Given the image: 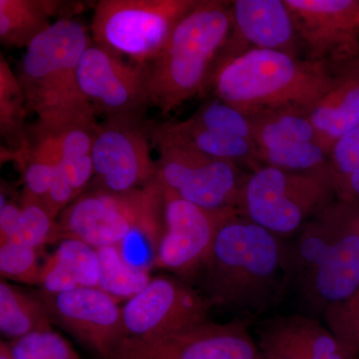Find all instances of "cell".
I'll use <instances>...</instances> for the list:
<instances>
[{"mask_svg": "<svg viewBox=\"0 0 359 359\" xmlns=\"http://www.w3.org/2000/svg\"><path fill=\"white\" fill-rule=\"evenodd\" d=\"M193 278L212 306L252 321L287 295L285 240L238 215L222 226Z\"/></svg>", "mask_w": 359, "mask_h": 359, "instance_id": "obj_1", "label": "cell"}, {"mask_svg": "<svg viewBox=\"0 0 359 359\" xmlns=\"http://www.w3.org/2000/svg\"><path fill=\"white\" fill-rule=\"evenodd\" d=\"M287 294L320 318L359 285V205L334 201L285 240Z\"/></svg>", "mask_w": 359, "mask_h": 359, "instance_id": "obj_2", "label": "cell"}, {"mask_svg": "<svg viewBox=\"0 0 359 359\" xmlns=\"http://www.w3.org/2000/svg\"><path fill=\"white\" fill-rule=\"evenodd\" d=\"M330 65L276 50H250L212 71L208 93L245 115L311 113L334 82Z\"/></svg>", "mask_w": 359, "mask_h": 359, "instance_id": "obj_3", "label": "cell"}, {"mask_svg": "<svg viewBox=\"0 0 359 359\" xmlns=\"http://www.w3.org/2000/svg\"><path fill=\"white\" fill-rule=\"evenodd\" d=\"M90 43L86 27L65 18L25 47L18 77L27 109L36 113L40 126L59 129L96 123V111L77 80L78 66Z\"/></svg>", "mask_w": 359, "mask_h": 359, "instance_id": "obj_4", "label": "cell"}, {"mask_svg": "<svg viewBox=\"0 0 359 359\" xmlns=\"http://www.w3.org/2000/svg\"><path fill=\"white\" fill-rule=\"evenodd\" d=\"M231 25V1H198L160 53L142 65L151 107L165 115L193 97L208 93L212 68Z\"/></svg>", "mask_w": 359, "mask_h": 359, "instance_id": "obj_5", "label": "cell"}, {"mask_svg": "<svg viewBox=\"0 0 359 359\" xmlns=\"http://www.w3.org/2000/svg\"><path fill=\"white\" fill-rule=\"evenodd\" d=\"M166 191L156 177L128 192L92 188L59 216L65 238H76L94 249L125 245L134 256L150 259L159 250L165 231Z\"/></svg>", "mask_w": 359, "mask_h": 359, "instance_id": "obj_6", "label": "cell"}, {"mask_svg": "<svg viewBox=\"0 0 359 359\" xmlns=\"http://www.w3.org/2000/svg\"><path fill=\"white\" fill-rule=\"evenodd\" d=\"M334 201L330 170L292 172L262 166L245 175L237 209L241 216L285 240Z\"/></svg>", "mask_w": 359, "mask_h": 359, "instance_id": "obj_7", "label": "cell"}, {"mask_svg": "<svg viewBox=\"0 0 359 359\" xmlns=\"http://www.w3.org/2000/svg\"><path fill=\"white\" fill-rule=\"evenodd\" d=\"M199 0H101L92 16V41L137 65L164 48Z\"/></svg>", "mask_w": 359, "mask_h": 359, "instance_id": "obj_8", "label": "cell"}, {"mask_svg": "<svg viewBox=\"0 0 359 359\" xmlns=\"http://www.w3.org/2000/svg\"><path fill=\"white\" fill-rule=\"evenodd\" d=\"M157 149V178L182 199L205 209L237 208L245 175L228 161L215 159L159 133L151 123Z\"/></svg>", "mask_w": 359, "mask_h": 359, "instance_id": "obj_9", "label": "cell"}, {"mask_svg": "<svg viewBox=\"0 0 359 359\" xmlns=\"http://www.w3.org/2000/svg\"><path fill=\"white\" fill-rule=\"evenodd\" d=\"M151 122L144 115L110 116L99 125L92 148L93 188L128 192L157 177Z\"/></svg>", "mask_w": 359, "mask_h": 359, "instance_id": "obj_10", "label": "cell"}, {"mask_svg": "<svg viewBox=\"0 0 359 359\" xmlns=\"http://www.w3.org/2000/svg\"><path fill=\"white\" fill-rule=\"evenodd\" d=\"M250 325L207 320L171 334L126 337L112 359H262Z\"/></svg>", "mask_w": 359, "mask_h": 359, "instance_id": "obj_11", "label": "cell"}, {"mask_svg": "<svg viewBox=\"0 0 359 359\" xmlns=\"http://www.w3.org/2000/svg\"><path fill=\"white\" fill-rule=\"evenodd\" d=\"M165 191V231L155 268L193 278L209 257L222 226L240 212L237 208L205 209Z\"/></svg>", "mask_w": 359, "mask_h": 359, "instance_id": "obj_12", "label": "cell"}, {"mask_svg": "<svg viewBox=\"0 0 359 359\" xmlns=\"http://www.w3.org/2000/svg\"><path fill=\"white\" fill-rule=\"evenodd\" d=\"M210 302L183 280L158 276L122 306L127 337H161L205 323Z\"/></svg>", "mask_w": 359, "mask_h": 359, "instance_id": "obj_13", "label": "cell"}, {"mask_svg": "<svg viewBox=\"0 0 359 359\" xmlns=\"http://www.w3.org/2000/svg\"><path fill=\"white\" fill-rule=\"evenodd\" d=\"M80 90L95 111L144 115L151 107L143 66L91 41L77 70Z\"/></svg>", "mask_w": 359, "mask_h": 359, "instance_id": "obj_14", "label": "cell"}, {"mask_svg": "<svg viewBox=\"0 0 359 359\" xmlns=\"http://www.w3.org/2000/svg\"><path fill=\"white\" fill-rule=\"evenodd\" d=\"M309 60L342 65L359 56V0H285Z\"/></svg>", "mask_w": 359, "mask_h": 359, "instance_id": "obj_15", "label": "cell"}, {"mask_svg": "<svg viewBox=\"0 0 359 359\" xmlns=\"http://www.w3.org/2000/svg\"><path fill=\"white\" fill-rule=\"evenodd\" d=\"M51 316L99 355L112 359L126 339L119 301L99 287L44 294Z\"/></svg>", "mask_w": 359, "mask_h": 359, "instance_id": "obj_16", "label": "cell"}, {"mask_svg": "<svg viewBox=\"0 0 359 359\" xmlns=\"http://www.w3.org/2000/svg\"><path fill=\"white\" fill-rule=\"evenodd\" d=\"M231 9L230 34L212 71L250 50H276L299 56L301 42L285 0H236L231 1Z\"/></svg>", "mask_w": 359, "mask_h": 359, "instance_id": "obj_17", "label": "cell"}, {"mask_svg": "<svg viewBox=\"0 0 359 359\" xmlns=\"http://www.w3.org/2000/svg\"><path fill=\"white\" fill-rule=\"evenodd\" d=\"M254 332L262 359H351L327 325L308 314L264 318Z\"/></svg>", "mask_w": 359, "mask_h": 359, "instance_id": "obj_18", "label": "cell"}, {"mask_svg": "<svg viewBox=\"0 0 359 359\" xmlns=\"http://www.w3.org/2000/svg\"><path fill=\"white\" fill-rule=\"evenodd\" d=\"M309 118L328 155L339 138L359 126V56L339 66L332 87Z\"/></svg>", "mask_w": 359, "mask_h": 359, "instance_id": "obj_19", "label": "cell"}, {"mask_svg": "<svg viewBox=\"0 0 359 359\" xmlns=\"http://www.w3.org/2000/svg\"><path fill=\"white\" fill-rule=\"evenodd\" d=\"M39 287L44 294L54 295L99 287L96 249L76 238H65L41 264Z\"/></svg>", "mask_w": 359, "mask_h": 359, "instance_id": "obj_20", "label": "cell"}, {"mask_svg": "<svg viewBox=\"0 0 359 359\" xmlns=\"http://www.w3.org/2000/svg\"><path fill=\"white\" fill-rule=\"evenodd\" d=\"M248 117L259 157L289 152L313 143L320 145L309 113L304 111L264 110Z\"/></svg>", "mask_w": 359, "mask_h": 359, "instance_id": "obj_21", "label": "cell"}, {"mask_svg": "<svg viewBox=\"0 0 359 359\" xmlns=\"http://www.w3.org/2000/svg\"><path fill=\"white\" fill-rule=\"evenodd\" d=\"M159 133L215 159L228 161L237 166L255 171L262 167L254 142L198 126L190 119L183 121L153 123Z\"/></svg>", "mask_w": 359, "mask_h": 359, "instance_id": "obj_22", "label": "cell"}, {"mask_svg": "<svg viewBox=\"0 0 359 359\" xmlns=\"http://www.w3.org/2000/svg\"><path fill=\"white\" fill-rule=\"evenodd\" d=\"M66 4L55 0H0V41L11 48H25L52 25Z\"/></svg>", "mask_w": 359, "mask_h": 359, "instance_id": "obj_23", "label": "cell"}, {"mask_svg": "<svg viewBox=\"0 0 359 359\" xmlns=\"http://www.w3.org/2000/svg\"><path fill=\"white\" fill-rule=\"evenodd\" d=\"M25 91L18 75L0 55V132L6 144V152L11 159L18 160L28 149L27 114Z\"/></svg>", "mask_w": 359, "mask_h": 359, "instance_id": "obj_24", "label": "cell"}, {"mask_svg": "<svg viewBox=\"0 0 359 359\" xmlns=\"http://www.w3.org/2000/svg\"><path fill=\"white\" fill-rule=\"evenodd\" d=\"M50 311L44 301L0 283V330L13 340L50 328Z\"/></svg>", "mask_w": 359, "mask_h": 359, "instance_id": "obj_25", "label": "cell"}, {"mask_svg": "<svg viewBox=\"0 0 359 359\" xmlns=\"http://www.w3.org/2000/svg\"><path fill=\"white\" fill-rule=\"evenodd\" d=\"M99 263V289L118 301L132 299L152 280L147 269L129 263L118 245L96 249Z\"/></svg>", "mask_w": 359, "mask_h": 359, "instance_id": "obj_26", "label": "cell"}, {"mask_svg": "<svg viewBox=\"0 0 359 359\" xmlns=\"http://www.w3.org/2000/svg\"><path fill=\"white\" fill-rule=\"evenodd\" d=\"M20 203V226L11 242H20L39 250L63 240L58 219L54 218L39 200L22 194Z\"/></svg>", "mask_w": 359, "mask_h": 359, "instance_id": "obj_27", "label": "cell"}, {"mask_svg": "<svg viewBox=\"0 0 359 359\" xmlns=\"http://www.w3.org/2000/svg\"><path fill=\"white\" fill-rule=\"evenodd\" d=\"M189 119L203 128L254 142L249 117L218 98L205 101Z\"/></svg>", "mask_w": 359, "mask_h": 359, "instance_id": "obj_28", "label": "cell"}, {"mask_svg": "<svg viewBox=\"0 0 359 359\" xmlns=\"http://www.w3.org/2000/svg\"><path fill=\"white\" fill-rule=\"evenodd\" d=\"M323 318L349 358L359 359V285L344 301L330 306Z\"/></svg>", "mask_w": 359, "mask_h": 359, "instance_id": "obj_29", "label": "cell"}, {"mask_svg": "<svg viewBox=\"0 0 359 359\" xmlns=\"http://www.w3.org/2000/svg\"><path fill=\"white\" fill-rule=\"evenodd\" d=\"M8 344L15 359H80L69 342L51 327L11 340Z\"/></svg>", "mask_w": 359, "mask_h": 359, "instance_id": "obj_30", "label": "cell"}, {"mask_svg": "<svg viewBox=\"0 0 359 359\" xmlns=\"http://www.w3.org/2000/svg\"><path fill=\"white\" fill-rule=\"evenodd\" d=\"M37 250L20 242L0 244L1 278L25 285H39L41 264Z\"/></svg>", "mask_w": 359, "mask_h": 359, "instance_id": "obj_31", "label": "cell"}, {"mask_svg": "<svg viewBox=\"0 0 359 359\" xmlns=\"http://www.w3.org/2000/svg\"><path fill=\"white\" fill-rule=\"evenodd\" d=\"M359 165V126L344 134L330 153V170L335 188Z\"/></svg>", "mask_w": 359, "mask_h": 359, "instance_id": "obj_32", "label": "cell"}, {"mask_svg": "<svg viewBox=\"0 0 359 359\" xmlns=\"http://www.w3.org/2000/svg\"><path fill=\"white\" fill-rule=\"evenodd\" d=\"M21 216V203L6 201L1 196L0 205V244L11 242L16 237Z\"/></svg>", "mask_w": 359, "mask_h": 359, "instance_id": "obj_33", "label": "cell"}, {"mask_svg": "<svg viewBox=\"0 0 359 359\" xmlns=\"http://www.w3.org/2000/svg\"><path fill=\"white\" fill-rule=\"evenodd\" d=\"M335 196L340 202L359 205V165L353 174L335 188Z\"/></svg>", "mask_w": 359, "mask_h": 359, "instance_id": "obj_34", "label": "cell"}, {"mask_svg": "<svg viewBox=\"0 0 359 359\" xmlns=\"http://www.w3.org/2000/svg\"><path fill=\"white\" fill-rule=\"evenodd\" d=\"M0 359H15L11 353L9 344L4 340L0 342Z\"/></svg>", "mask_w": 359, "mask_h": 359, "instance_id": "obj_35", "label": "cell"}, {"mask_svg": "<svg viewBox=\"0 0 359 359\" xmlns=\"http://www.w3.org/2000/svg\"></svg>", "mask_w": 359, "mask_h": 359, "instance_id": "obj_36", "label": "cell"}]
</instances>
